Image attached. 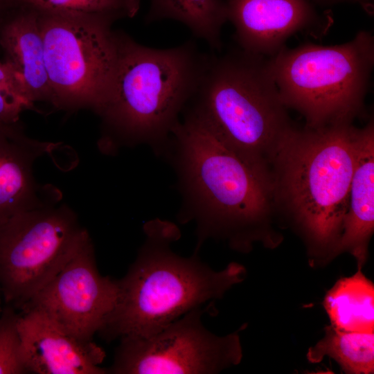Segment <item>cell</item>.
I'll return each mask as SVG.
<instances>
[{
	"instance_id": "obj_25",
	"label": "cell",
	"mask_w": 374,
	"mask_h": 374,
	"mask_svg": "<svg viewBox=\"0 0 374 374\" xmlns=\"http://www.w3.org/2000/svg\"><path fill=\"white\" fill-rule=\"evenodd\" d=\"M0 293H1V290H0ZM0 303H1V299H0Z\"/></svg>"
},
{
	"instance_id": "obj_8",
	"label": "cell",
	"mask_w": 374,
	"mask_h": 374,
	"mask_svg": "<svg viewBox=\"0 0 374 374\" xmlns=\"http://www.w3.org/2000/svg\"><path fill=\"white\" fill-rule=\"evenodd\" d=\"M89 236L68 206H42L0 226V290L19 308L42 289Z\"/></svg>"
},
{
	"instance_id": "obj_22",
	"label": "cell",
	"mask_w": 374,
	"mask_h": 374,
	"mask_svg": "<svg viewBox=\"0 0 374 374\" xmlns=\"http://www.w3.org/2000/svg\"><path fill=\"white\" fill-rule=\"evenodd\" d=\"M355 2L359 3L362 6V7L366 10L371 9V0H351Z\"/></svg>"
},
{
	"instance_id": "obj_6",
	"label": "cell",
	"mask_w": 374,
	"mask_h": 374,
	"mask_svg": "<svg viewBox=\"0 0 374 374\" xmlns=\"http://www.w3.org/2000/svg\"><path fill=\"white\" fill-rule=\"evenodd\" d=\"M281 100L306 127L352 123L364 107L374 66V36L360 30L350 41L284 47L268 57Z\"/></svg>"
},
{
	"instance_id": "obj_17",
	"label": "cell",
	"mask_w": 374,
	"mask_h": 374,
	"mask_svg": "<svg viewBox=\"0 0 374 374\" xmlns=\"http://www.w3.org/2000/svg\"><path fill=\"white\" fill-rule=\"evenodd\" d=\"M163 19L179 21L212 48H222V28L227 21L223 0H150L145 23Z\"/></svg>"
},
{
	"instance_id": "obj_12",
	"label": "cell",
	"mask_w": 374,
	"mask_h": 374,
	"mask_svg": "<svg viewBox=\"0 0 374 374\" xmlns=\"http://www.w3.org/2000/svg\"><path fill=\"white\" fill-rule=\"evenodd\" d=\"M21 353L28 373L36 374H105L100 366L103 350L92 341L66 332L42 312L23 311L18 319Z\"/></svg>"
},
{
	"instance_id": "obj_23",
	"label": "cell",
	"mask_w": 374,
	"mask_h": 374,
	"mask_svg": "<svg viewBox=\"0 0 374 374\" xmlns=\"http://www.w3.org/2000/svg\"><path fill=\"white\" fill-rule=\"evenodd\" d=\"M11 4H18V0H0V8Z\"/></svg>"
},
{
	"instance_id": "obj_5",
	"label": "cell",
	"mask_w": 374,
	"mask_h": 374,
	"mask_svg": "<svg viewBox=\"0 0 374 374\" xmlns=\"http://www.w3.org/2000/svg\"><path fill=\"white\" fill-rule=\"evenodd\" d=\"M190 103L189 109L228 146L270 166L280 141L293 127L268 57L240 48L211 56Z\"/></svg>"
},
{
	"instance_id": "obj_4",
	"label": "cell",
	"mask_w": 374,
	"mask_h": 374,
	"mask_svg": "<svg viewBox=\"0 0 374 374\" xmlns=\"http://www.w3.org/2000/svg\"><path fill=\"white\" fill-rule=\"evenodd\" d=\"M357 130L351 123L293 126L271 164L278 207L291 215L313 247L331 254L348 208Z\"/></svg>"
},
{
	"instance_id": "obj_18",
	"label": "cell",
	"mask_w": 374,
	"mask_h": 374,
	"mask_svg": "<svg viewBox=\"0 0 374 374\" xmlns=\"http://www.w3.org/2000/svg\"><path fill=\"white\" fill-rule=\"evenodd\" d=\"M326 355L335 359L348 373H373L374 332L328 326L324 337L309 348L307 357L310 362L318 363Z\"/></svg>"
},
{
	"instance_id": "obj_14",
	"label": "cell",
	"mask_w": 374,
	"mask_h": 374,
	"mask_svg": "<svg viewBox=\"0 0 374 374\" xmlns=\"http://www.w3.org/2000/svg\"><path fill=\"white\" fill-rule=\"evenodd\" d=\"M374 230V124L370 121L357 130L356 157L347 211L340 238L332 255L350 252L364 265Z\"/></svg>"
},
{
	"instance_id": "obj_10",
	"label": "cell",
	"mask_w": 374,
	"mask_h": 374,
	"mask_svg": "<svg viewBox=\"0 0 374 374\" xmlns=\"http://www.w3.org/2000/svg\"><path fill=\"white\" fill-rule=\"evenodd\" d=\"M118 280L102 276L90 235L42 289L21 306L35 309L85 341L104 326L117 302Z\"/></svg>"
},
{
	"instance_id": "obj_20",
	"label": "cell",
	"mask_w": 374,
	"mask_h": 374,
	"mask_svg": "<svg viewBox=\"0 0 374 374\" xmlns=\"http://www.w3.org/2000/svg\"><path fill=\"white\" fill-rule=\"evenodd\" d=\"M19 317L10 307L6 308L0 317V374L28 373L21 353Z\"/></svg>"
},
{
	"instance_id": "obj_16",
	"label": "cell",
	"mask_w": 374,
	"mask_h": 374,
	"mask_svg": "<svg viewBox=\"0 0 374 374\" xmlns=\"http://www.w3.org/2000/svg\"><path fill=\"white\" fill-rule=\"evenodd\" d=\"M323 305L331 326L345 331L373 332L374 286L361 270L339 280L326 294Z\"/></svg>"
},
{
	"instance_id": "obj_9",
	"label": "cell",
	"mask_w": 374,
	"mask_h": 374,
	"mask_svg": "<svg viewBox=\"0 0 374 374\" xmlns=\"http://www.w3.org/2000/svg\"><path fill=\"white\" fill-rule=\"evenodd\" d=\"M202 313L195 308L147 337H121L107 373L211 374L239 364L238 332L215 335L204 326Z\"/></svg>"
},
{
	"instance_id": "obj_11",
	"label": "cell",
	"mask_w": 374,
	"mask_h": 374,
	"mask_svg": "<svg viewBox=\"0 0 374 374\" xmlns=\"http://www.w3.org/2000/svg\"><path fill=\"white\" fill-rule=\"evenodd\" d=\"M227 21L242 51L269 57L293 35L321 30V19L307 0H223Z\"/></svg>"
},
{
	"instance_id": "obj_19",
	"label": "cell",
	"mask_w": 374,
	"mask_h": 374,
	"mask_svg": "<svg viewBox=\"0 0 374 374\" xmlns=\"http://www.w3.org/2000/svg\"><path fill=\"white\" fill-rule=\"evenodd\" d=\"M141 0H18V4L39 11L78 13L118 12L132 18L140 8Z\"/></svg>"
},
{
	"instance_id": "obj_24",
	"label": "cell",
	"mask_w": 374,
	"mask_h": 374,
	"mask_svg": "<svg viewBox=\"0 0 374 374\" xmlns=\"http://www.w3.org/2000/svg\"><path fill=\"white\" fill-rule=\"evenodd\" d=\"M315 1H317L321 3H335V2L344 1H348V0H315Z\"/></svg>"
},
{
	"instance_id": "obj_15",
	"label": "cell",
	"mask_w": 374,
	"mask_h": 374,
	"mask_svg": "<svg viewBox=\"0 0 374 374\" xmlns=\"http://www.w3.org/2000/svg\"><path fill=\"white\" fill-rule=\"evenodd\" d=\"M24 10L6 22L0 30V44L21 93L32 104L51 102L46 68L44 42L36 9Z\"/></svg>"
},
{
	"instance_id": "obj_13",
	"label": "cell",
	"mask_w": 374,
	"mask_h": 374,
	"mask_svg": "<svg viewBox=\"0 0 374 374\" xmlns=\"http://www.w3.org/2000/svg\"><path fill=\"white\" fill-rule=\"evenodd\" d=\"M53 145L26 136L19 125L0 128V226L17 213L47 204L33 167Z\"/></svg>"
},
{
	"instance_id": "obj_1",
	"label": "cell",
	"mask_w": 374,
	"mask_h": 374,
	"mask_svg": "<svg viewBox=\"0 0 374 374\" xmlns=\"http://www.w3.org/2000/svg\"><path fill=\"white\" fill-rule=\"evenodd\" d=\"M165 150L181 194L179 221L196 226V253L210 238L224 237L238 248L258 238L278 207L269 164L228 146L190 109L173 129Z\"/></svg>"
},
{
	"instance_id": "obj_2",
	"label": "cell",
	"mask_w": 374,
	"mask_h": 374,
	"mask_svg": "<svg viewBox=\"0 0 374 374\" xmlns=\"http://www.w3.org/2000/svg\"><path fill=\"white\" fill-rule=\"evenodd\" d=\"M117 57L101 119L105 148L146 144L163 152L194 96L211 56L192 40L175 47L143 45L116 30Z\"/></svg>"
},
{
	"instance_id": "obj_3",
	"label": "cell",
	"mask_w": 374,
	"mask_h": 374,
	"mask_svg": "<svg viewBox=\"0 0 374 374\" xmlns=\"http://www.w3.org/2000/svg\"><path fill=\"white\" fill-rule=\"evenodd\" d=\"M145 240L125 276L118 280L116 304L98 332L107 341L147 337L206 302L220 299L245 277L244 267L231 262L214 271L197 253L172 251L179 229L161 220L148 222Z\"/></svg>"
},
{
	"instance_id": "obj_21",
	"label": "cell",
	"mask_w": 374,
	"mask_h": 374,
	"mask_svg": "<svg viewBox=\"0 0 374 374\" xmlns=\"http://www.w3.org/2000/svg\"><path fill=\"white\" fill-rule=\"evenodd\" d=\"M33 108L21 93L10 66L0 60V128L19 125L22 112Z\"/></svg>"
},
{
	"instance_id": "obj_7",
	"label": "cell",
	"mask_w": 374,
	"mask_h": 374,
	"mask_svg": "<svg viewBox=\"0 0 374 374\" xmlns=\"http://www.w3.org/2000/svg\"><path fill=\"white\" fill-rule=\"evenodd\" d=\"M44 59L57 109L96 113L111 81L117 57L118 12L39 11Z\"/></svg>"
}]
</instances>
